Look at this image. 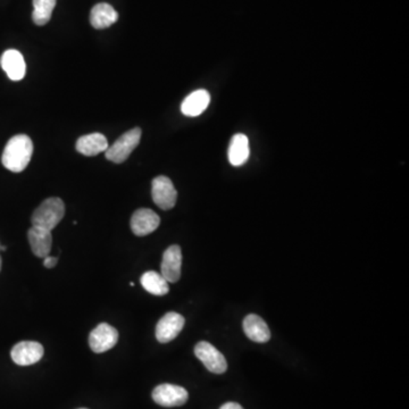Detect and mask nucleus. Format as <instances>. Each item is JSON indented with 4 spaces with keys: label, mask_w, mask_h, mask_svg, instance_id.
I'll list each match as a JSON object with an SVG mask.
<instances>
[{
    "label": "nucleus",
    "mask_w": 409,
    "mask_h": 409,
    "mask_svg": "<svg viewBox=\"0 0 409 409\" xmlns=\"http://www.w3.org/2000/svg\"><path fill=\"white\" fill-rule=\"evenodd\" d=\"M34 153V144L27 134L13 137L4 149L1 162L3 165L14 173H20L27 169Z\"/></svg>",
    "instance_id": "obj_1"
},
{
    "label": "nucleus",
    "mask_w": 409,
    "mask_h": 409,
    "mask_svg": "<svg viewBox=\"0 0 409 409\" xmlns=\"http://www.w3.org/2000/svg\"><path fill=\"white\" fill-rule=\"evenodd\" d=\"M65 215V204L60 198L46 199L43 204L34 211L31 222L32 226L40 228V229L53 230L58 226V223L63 220Z\"/></svg>",
    "instance_id": "obj_2"
},
{
    "label": "nucleus",
    "mask_w": 409,
    "mask_h": 409,
    "mask_svg": "<svg viewBox=\"0 0 409 409\" xmlns=\"http://www.w3.org/2000/svg\"><path fill=\"white\" fill-rule=\"evenodd\" d=\"M140 139L141 130L139 127H134L123 133L113 145L107 148V151H105L106 158L115 164L125 162L131 153L138 147Z\"/></svg>",
    "instance_id": "obj_3"
},
{
    "label": "nucleus",
    "mask_w": 409,
    "mask_h": 409,
    "mask_svg": "<svg viewBox=\"0 0 409 409\" xmlns=\"http://www.w3.org/2000/svg\"><path fill=\"white\" fill-rule=\"evenodd\" d=\"M151 196L155 204L162 209L169 211L174 207L178 199V193L171 179L164 175L153 179L151 183Z\"/></svg>",
    "instance_id": "obj_4"
},
{
    "label": "nucleus",
    "mask_w": 409,
    "mask_h": 409,
    "mask_svg": "<svg viewBox=\"0 0 409 409\" xmlns=\"http://www.w3.org/2000/svg\"><path fill=\"white\" fill-rule=\"evenodd\" d=\"M195 355L212 373L223 374L228 370L226 357L209 342L200 341L197 343L195 347Z\"/></svg>",
    "instance_id": "obj_5"
},
{
    "label": "nucleus",
    "mask_w": 409,
    "mask_h": 409,
    "mask_svg": "<svg viewBox=\"0 0 409 409\" xmlns=\"http://www.w3.org/2000/svg\"><path fill=\"white\" fill-rule=\"evenodd\" d=\"M153 399L157 405L162 407H179L187 403L189 394L180 385L160 384L153 389Z\"/></svg>",
    "instance_id": "obj_6"
},
{
    "label": "nucleus",
    "mask_w": 409,
    "mask_h": 409,
    "mask_svg": "<svg viewBox=\"0 0 409 409\" xmlns=\"http://www.w3.org/2000/svg\"><path fill=\"white\" fill-rule=\"evenodd\" d=\"M118 341V332L107 323H102L91 331L89 335V345L92 352L96 354L109 352L114 348Z\"/></svg>",
    "instance_id": "obj_7"
},
{
    "label": "nucleus",
    "mask_w": 409,
    "mask_h": 409,
    "mask_svg": "<svg viewBox=\"0 0 409 409\" xmlns=\"http://www.w3.org/2000/svg\"><path fill=\"white\" fill-rule=\"evenodd\" d=\"M43 347L36 341H22L16 343L11 352V357L16 365L30 366L36 364L43 358Z\"/></svg>",
    "instance_id": "obj_8"
},
{
    "label": "nucleus",
    "mask_w": 409,
    "mask_h": 409,
    "mask_svg": "<svg viewBox=\"0 0 409 409\" xmlns=\"http://www.w3.org/2000/svg\"><path fill=\"white\" fill-rule=\"evenodd\" d=\"M186 324L183 316L175 312H169L165 314L157 323L156 339L160 343L171 342L178 337Z\"/></svg>",
    "instance_id": "obj_9"
},
{
    "label": "nucleus",
    "mask_w": 409,
    "mask_h": 409,
    "mask_svg": "<svg viewBox=\"0 0 409 409\" xmlns=\"http://www.w3.org/2000/svg\"><path fill=\"white\" fill-rule=\"evenodd\" d=\"M182 266V251L180 246L173 244L164 251L160 274L167 282L175 283L180 280Z\"/></svg>",
    "instance_id": "obj_10"
},
{
    "label": "nucleus",
    "mask_w": 409,
    "mask_h": 409,
    "mask_svg": "<svg viewBox=\"0 0 409 409\" xmlns=\"http://www.w3.org/2000/svg\"><path fill=\"white\" fill-rule=\"evenodd\" d=\"M160 224V216L148 208H140L133 213L131 219V230L137 237L151 235L157 230Z\"/></svg>",
    "instance_id": "obj_11"
},
{
    "label": "nucleus",
    "mask_w": 409,
    "mask_h": 409,
    "mask_svg": "<svg viewBox=\"0 0 409 409\" xmlns=\"http://www.w3.org/2000/svg\"><path fill=\"white\" fill-rule=\"evenodd\" d=\"M0 64L12 81H20L25 78L27 65H25V57L20 51L15 49L5 51L0 60Z\"/></svg>",
    "instance_id": "obj_12"
},
{
    "label": "nucleus",
    "mask_w": 409,
    "mask_h": 409,
    "mask_svg": "<svg viewBox=\"0 0 409 409\" xmlns=\"http://www.w3.org/2000/svg\"><path fill=\"white\" fill-rule=\"evenodd\" d=\"M244 331L249 340L265 343L271 339V331L264 319L256 314H250L244 319Z\"/></svg>",
    "instance_id": "obj_13"
},
{
    "label": "nucleus",
    "mask_w": 409,
    "mask_h": 409,
    "mask_svg": "<svg viewBox=\"0 0 409 409\" xmlns=\"http://www.w3.org/2000/svg\"><path fill=\"white\" fill-rule=\"evenodd\" d=\"M27 240H29V244H30L32 253L36 257L45 258V257H47L50 254L51 244H53L51 231L32 226L27 231Z\"/></svg>",
    "instance_id": "obj_14"
},
{
    "label": "nucleus",
    "mask_w": 409,
    "mask_h": 409,
    "mask_svg": "<svg viewBox=\"0 0 409 409\" xmlns=\"http://www.w3.org/2000/svg\"><path fill=\"white\" fill-rule=\"evenodd\" d=\"M209 102H211V95L208 91L202 90V89L193 91V94H190L182 102L181 111L186 116L196 118L206 111Z\"/></svg>",
    "instance_id": "obj_15"
},
{
    "label": "nucleus",
    "mask_w": 409,
    "mask_h": 409,
    "mask_svg": "<svg viewBox=\"0 0 409 409\" xmlns=\"http://www.w3.org/2000/svg\"><path fill=\"white\" fill-rule=\"evenodd\" d=\"M249 140L247 136L244 133L235 134L230 142L229 153H228L230 164L235 167L244 165L249 158Z\"/></svg>",
    "instance_id": "obj_16"
},
{
    "label": "nucleus",
    "mask_w": 409,
    "mask_h": 409,
    "mask_svg": "<svg viewBox=\"0 0 409 409\" xmlns=\"http://www.w3.org/2000/svg\"><path fill=\"white\" fill-rule=\"evenodd\" d=\"M109 147V141L102 133H91L78 138L76 141V151L85 156H97Z\"/></svg>",
    "instance_id": "obj_17"
},
{
    "label": "nucleus",
    "mask_w": 409,
    "mask_h": 409,
    "mask_svg": "<svg viewBox=\"0 0 409 409\" xmlns=\"http://www.w3.org/2000/svg\"><path fill=\"white\" fill-rule=\"evenodd\" d=\"M118 14L109 4H97L90 13V23L97 30L107 29L118 22Z\"/></svg>",
    "instance_id": "obj_18"
},
{
    "label": "nucleus",
    "mask_w": 409,
    "mask_h": 409,
    "mask_svg": "<svg viewBox=\"0 0 409 409\" xmlns=\"http://www.w3.org/2000/svg\"><path fill=\"white\" fill-rule=\"evenodd\" d=\"M141 286L151 295L165 296L169 293V282L162 274L155 271L146 272L141 277Z\"/></svg>",
    "instance_id": "obj_19"
},
{
    "label": "nucleus",
    "mask_w": 409,
    "mask_h": 409,
    "mask_svg": "<svg viewBox=\"0 0 409 409\" xmlns=\"http://www.w3.org/2000/svg\"><path fill=\"white\" fill-rule=\"evenodd\" d=\"M57 0H34L32 20L39 27L47 25L50 21Z\"/></svg>",
    "instance_id": "obj_20"
},
{
    "label": "nucleus",
    "mask_w": 409,
    "mask_h": 409,
    "mask_svg": "<svg viewBox=\"0 0 409 409\" xmlns=\"http://www.w3.org/2000/svg\"><path fill=\"white\" fill-rule=\"evenodd\" d=\"M57 257H53V256H47L43 258V265L46 268H54L57 265Z\"/></svg>",
    "instance_id": "obj_21"
},
{
    "label": "nucleus",
    "mask_w": 409,
    "mask_h": 409,
    "mask_svg": "<svg viewBox=\"0 0 409 409\" xmlns=\"http://www.w3.org/2000/svg\"><path fill=\"white\" fill-rule=\"evenodd\" d=\"M220 409H244L238 403H226Z\"/></svg>",
    "instance_id": "obj_22"
},
{
    "label": "nucleus",
    "mask_w": 409,
    "mask_h": 409,
    "mask_svg": "<svg viewBox=\"0 0 409 409\" xmlns=\"http://www.w3.org/2000/svg\"><path fill=\"white\" fill-rule=\"evenodd\" d=\"M0 271H1V257H0Z\"/></svg>",
    "instance_id": "obj_23"
},
{
    "label": "nucleus",
    "mask_w": 409,
    "mask_h": 409,
    "mask_svg": "<svg viewBox=\"0 0 409 409\" xmlns=\"http://www.w3.org/2000/svg\"><path fill=\"white\" fill-rule=\"evenodd\" d=\"M81 409H87V408H81Z\"/></svg>",
    "instance_id": "obj_24"
},
{
    "label": "nucleus",
    "mask_w": 409,
    "mask_h": 409,
    "mask_svg": "<svg viewBox=\"0 0 409 409\" xmlns=\"http://www.w3.org/2000/svg\"><path fill=\"white\" fill-rule=\"evenodd\" d=\"M0 246H1V244H0Z\"/></svg>",
    "instance_id": "obj_25"
}]
</instances>
